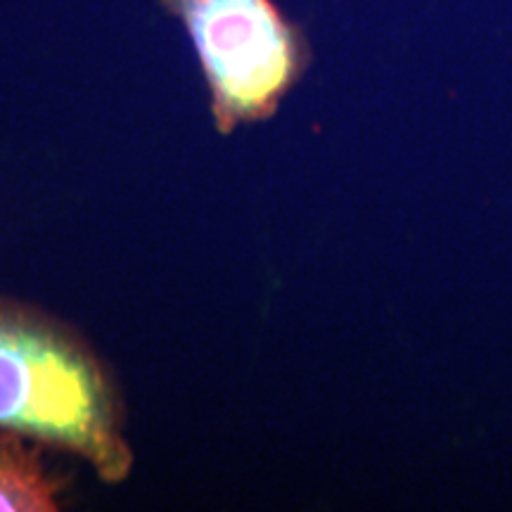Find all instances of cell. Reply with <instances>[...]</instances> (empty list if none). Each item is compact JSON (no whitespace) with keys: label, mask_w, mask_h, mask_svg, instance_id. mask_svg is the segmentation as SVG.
Masks as SVG:
<instances>
[{"label":"cell","mask_w":512,"mask_h":512,"mask_svg":"<svg viewBox=\"0 0 512 512\" xmlns=\"http://www.w3.org/2000/svg\"><path fill=\"white\" fill-rule=\"evenodd\" d=\"M159 3L188 31L221 133L271 119L302 79L309 43L273 0Z\"/></svg>","instance_id":"2"},{"label":"cell","mask_w":512,"mask_h":512,"mask_svg":"<svg viewBox=\"0 0 512 512\" xmlns=\"http://www.w3.org/2000/svg\"><path fill=\"white\" fill-rule=\"evenodd\" d=\"M62 482L48 470L34 441L0 434V512H48L60 508Z\"/></svg>","instance_id":"3"},{"label":"cell","mask_w":512,"mask_h":512,"mask_svg":"<svg viewBox=\"0 0 512 512\" xmlns=\"http://www.w3.org/2000/svg\"><path fill=\"white\" fill-rule=\"evenodd\" d=\"M0 432L74 453L107 484L133 470L124 406L95 351L62 320L10 299H0Z\"/></svg>","instance_id":"1"}]
</instances>
